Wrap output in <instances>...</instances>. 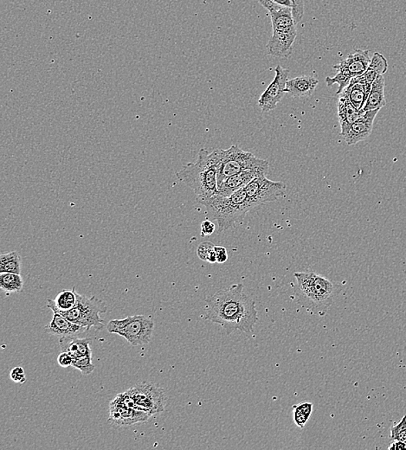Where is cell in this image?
Here are the masks:
<instances>
[{"instance_id": "6da1fadb", "label": "cell", "mask_w": 406, "mask_h": 450, "mask_svg": "<svg viewBox=\"0 0 406 450\" xmlns=\"http://www.w3.org/2000/svg\"><path fill=\"white\" fill-rule=\"evenodd\" d=\"M206 302L204 318L222 325L227 334L236 330L253 332L258 321L257 310L253 299L244 293L243 284L219 290L208 297Z\"/></svg>"}, {"instance_id": "7a4b0ae2", "label": "cell", "mask_w": 406, "mask_h": 450, "mask_svg": "<svg viewBox=\"0 0 406 450\" xmlns=\"http://www.w3.org/2000/svg\"><path fill=\"white\" fill-rule=\"evenodd\" d=\"M222 156V149H215L211 153L201 149L196 162L187 164L176 173L177 179L193 191L201 204L219 193L217 168Z\"/></svg>"}, {"instance_id": "3957f363", "label": "cell", "mask_w": 406, "mask_h": 450, "mask_svg": "<svg viewBox=\"0 0 406 450\" xmlns=\"http://www.w3.org/2000/svg\"><path fill=\"white\" fill-rule=\"evenodd\" d=\"M298 303L312 314L323 315L341 293V286L314 272H295Z\"/></svg>"}, {"instance_id": "277c9868", "label": "cell", "mask_w": 406, "mask_h": 450, "mask_svg": "<svg viewBox=\"0 0 406 450\" xmlns=\"http://www.w3.org/2000/svg\"><path fill=\"white\" fill-rule=\"evenodd\" d=\"M207 208L211 217L219 224V233L235 226L244 219L250 211L257 208L248 197L244 188L235 191L228 197L215 195L203 204Z\"/></svg>"}, {"instance_id": "5b68a950", "label": "cell", "mask_w": 406, "mask_h": 450, "mask_svg": "<svg viewBox=\"0 0 406 450\" xmlns=\"http://www.w3.org/2000/svg\"><path fill=\"white\" fill-rule=\"evenodd\" d=\"M270 15L273 23V36L267 43V52L275 58H290L297 36V23L292 10H275L270 12Z\"/></svg>"}, {"instance_id": "8992f818", "label": "cell", "mask_w": 406, "mask_h": 450, "mask_svg": "<svg viewBox=\"0 0 406 450\" xmlns=\"http://www.w3.org/2000/svg\"><path fill=\"white\" fill-rule=\"evenodd\" d=\"M369 53L370 52L367 50H355L354 52L349 54L347 58L341 60L338 65H334V69H337L338 72L334 77H326L325 82L328 87L338 84L337 95L343 92L352 80L367 72L372 61Z\"/></svg>"}, {"instance_id": "52a82bcc", "label": "cell", "mask_w": 406, "mask_h": 450, "mask_svg": "<svg viewBox=\"0 0 406 450\" xmlns=\"http://www.w3.org/2000/svg\"><path fill=\"white\" fill-rule=\"evenodd\" d=\"M268 166L267 160L258 159L253 153L244 152L239 147L233 145L223 150L222 161L217 168V187L224 180L244 171Z\"/></svg>"}, {"instance_id": "ba28073f", "label": "cell", "mask_w": 406, "mask_h": 450, "mask_svg": "<svg viewBox=\"0 0 406 450\" xmlns=\"http://www.w3.org/2000/svg\"><path fill=\"white\" fill-rule=\"evenodd\" d=\"M107 311V305L103 301L77 293L75 307L62 315L74 323L88 328L89 330L92 328L100 330L104 325L102 314H105Z\"/></svg>"}, {"instance_id": "9c48e42d", "label": "cell", "mask_w": 406, "mask_h": 450, "mask_svg": "<svg viewBox=\"0 0 406 450\" xmlns=\"http://www.w3.org/2000/svg\"><path fill=\"white\" fill-rule=\"evenodd\" d=\"M127 393L140 411L150 416L164 411L167 397L165 391L160 386L149 381L138 383L127 389Z\"/></svg>"}, {"instance_id": "30bf717a", "label": "cell", "mask_w": 406, "mask_h": 450, "mask_svg": "<svg viewBox=\"0 0 406 450\" xmlns=\"http://www.w3.org/2000/svg\"><path fill=\"white\" fill-rule=\"evenodd\" d=\"M248 197L256 207L266 203L275 202L286 195L287 186L284 182H277L260 176L254 179L244 187Z\"/></svg>"}, {"instance_id": "8fae6325", "label": "cell", "mask_w": 406, "mask_h": 450, "mask_svg": "<svg viewBox=\"0 0 406 450\" xmlns=\"http://www.w3.org/2000/svg\"><path fill=\"white\" fill-rule=\"evenodd\" d=\"M154 322L143 315H136L126 318V324L117 334L133 347L149 344L152 338Z\"/></svg>"}, {"instance_id": "7c38bea8", "label": "cell", "mask_w": 406, "mask_h": 450, "mask_svg": "<svg viewBox=\"0 0 406 450\" xmlns=\"http://www.w3.org/2000/svg\"><path fill=\"white\" fill-rule=\"evenodd\" d=\"M276 76L273 83L270 84L267 89L258 100V107L263 112H270L276 109L277 104L284 98L286 93L287 83L290 70L277 65L275 69Z\"/></svg>"}, {"instance_id": "4fadbf2b", "label": "cell", "mask_w": 406, "mask_h": 450, "mask_svg": "<svg viewBox=\"0 0 406 450\" xmlns=\"http://www.w3.org/2000/svg\"><path fill=\"white\" fill-rule=\"evenodd\" d=\"M150 415L140 409H133L123 404L116 397L109 404L110 424L116 426H129L147 422Z\"/></svg>"}, {"instance_id": "5bb4252c", "label": "cell", "mask_w": 406, "mask_h": 450, "mask_svg": "<svg viewBox=\"0 0 406 450\" xmlns=\"http://www.w3.org/2000/svg\"><path fill=\"white\" fill-rule=\"evenodd\" d=\"M380 111L381 109L367 111L356 122L352 124L347 133L342 136L348 146L356 145L371 136L376 116Z\"/></svg>"}, {"instance_id": "9a60e30c", "label": "cell", "mask_w": 406, "mask_h": 450, "mask_svg": "<svg viewBox=\"0 0 406 450\" xmlns=\"http://www.w3.org/2000/svg\"><path fill=\"white\" fill-rule=\"evenodd\" d=\"M268 172V166L253 168L237 175L227 178L219 186V193L221 196L228 197L237 190L242 189L251 182L254 179L260 176H266Z\"/></svg>"}, {"instance_id": "2e32d148", "label": "cell", "mask_w": 406, "mask_h": 450, "mask_svg": "<svg viewBox=\"0 0 406 450\" xmlns=\"http://www.w3.org/2000/svg\"><path fill=\"white\" fill-rule=\"evenodd\" d=\"M372 85V83H368L361 76H357L351 81L347 88L339 96L347 97L358 110L363 111Z\"/></svg>"}, {"instance_id": "e0dca14e", "label": "cell", "mask_w": 406, "mask_h": 450, "mask_svg": "<svg viewBox=\"0 0 406 450\" xmlns=\"http://www.w3.org/2000/svg\"><path fill=\"white\" fill-rule=\"evenodd\" d=\"M46 332L50 334L58 336V337H72L78 336L89 331L88 328L74 323L63 315L54 313L52 321L45 327Z\"/></svg>"}, {"instance_id": "ac0fdd59", "label": "cell", "mask_w": 406, "mask_h": 450, "mask_svg": "<svg viewBox=\"0 0 406 450\" xmlns=\"http://www.w3.org/2000/svg\"><path fill=\"white\" fill-rule=\"evenodd\" d=\"M339 122L341 125V136L347 133L352 124L356 122L365 112L360 111L355 107L347 97H339L338 104Z\"/></svg>"}, {"instance_id": "d6986e66", "label": "cell", "mask_w": 406, "mask_h": 450, "mask_svg": "<svg viewBox=\"0 0 406 450\" xmlns=\"http://www.w3.org/2000/svg\"><path fill=\"white\" fill-rule=\"evenodd\" d=\"M319 81L314 76H301L288 81L286 93L295 98L297 97H308L314 94L318 85Z\"/></svg>"}, {"instance_id": "ffe728a7", "label": "cell", "mask_w": 406, "mask_h": 450, "mask_svg": "<svg viewBox=\"0 0 406 450\" xmlns=\"http://www.w3.org/2000/svg\"><path fill=\"white\" fill-rule=\"evenodd\" d=\"M92 341L90 338L80 339L76 336L61 337L59 340L60 349H61V352H68L75 358L92 352V348H90Z\"/></svg>"}, {"instance_id": "44dd1931", "label": "cell", "mask_w": 406, "mask_h": 450, "mask_svg": "<svg viewBox=\"0 0 406 450\" xmlns=\"http://www.w3.org/2000/svg\"><path fill=\"white\" fill-rule=\"evenodd\" d=\"M385 81L384 76H378L377 79L372 83L371 92L365 103L363 112L375 109H381L382 107L387 105V100L385 96Z\"/></svg>"}, {"instance_id": "7402d4cb", "label": "cell", "mask_w": 406, "mask_h": 450, "mask_svg": "<svg viewBox=\"0 0 406 450\" xmlns=\"http://www.w3.org/2000/svg\"><path fill=\"white\" fill-rule=\"evenodd\" d=\"M77 301V293L75 288L73 290H63L60 292L55 300L48 299L47 307L52 309L53 313L62 314L75 307Z\"/></svg>"}, {"instance_id": "603a6c76", "label": "cell", "mask_w": 406, "mask_h": 450, "mask_svg": "<svg viewBox=\"0 0 406 450\" xmlns=\"http://www.w3.org/2000/svg\"><path fill=\"white\" fill-rule=\"evenodd\" d=\"M387 69L388 63L387 58L381 53L375 52L372 56L370 65H369L367 72L361 76L368 83H372L378 76H384Z\"/></svg>"}, {"instance_id": "cb8c5ba5", "label": "cell", "mask_w": 406, "mask_h": 450, "mask_svg": "<svg viewBox=\"0 0 406 450\" xmlns=\"http://www.w3.org/2000/svg\"><path fill=\"white\" fill-rule=\"evenodd\" d=\"M21 257L17 251L0 256V273L21 275Z\"/></svg>"}, {"instance_id": "d4e9b609", "label": "cell", "mask_w": 406, "mask_h": 450, "mask_svg": "<svg viewBox=\"0 0 406 450\" xmlns=\"http://www.w3.org/2000/svg\"><path fill=\"white\" fill-rule=\"evenodd\" d=\"M23 281L21 275L12 273H0V288L9 293L22 290Z\"/></svg>"}, {"instance_id": "484cf974", "label": "cell", "mask_w": 406, "mask_h": 450, "mask_svg": "<svg viewBox=\"0 0 406 450\" xmlns=\"http://www.w3.org/2000/svg\"><path fill=\"white\" fill-rule=\"evenodd\" d=\"M72 367L79 370L83 375L92 374L94 370H95V365L92 363V352L74 358Z\"/></svg>"}, {"instance_id": "4316f807", "label": "cell", "mask_w": 406, "mask_h": 450, "mask_svg": "<svg viewBox=\"0 0 406 450\" xmlns=\"http://www.w3.org/2000/svg\"><path fill=\"white\" fill-rule=\"evenodd\" d=\"M197 257L201 260L208 261L210 264L217 263L216 252H215V245L211 242H204L200 244L197 250Z\"/></svg>"}, {"instance_id": "83f0119b", "label": "cell", "mask_w": 406, "mask_h": 450, "mask_svg": "<svg viewBox=\"0 0 406 450\" xmlns=\"http://www.w3.org/2000/svg\"><path fill=\"white\" fill-rule=\"evenodd\" d=\"M391 438L396 441H400L406 444V416L402 418L398 425L392 426L391 429Z\"/></svg>"}, {"instance_id": "f1b7e54d", "label": "cell", "mask_w": 406, "mask_h": 450, "mask_svg": "<svg viewBox=\"0 0 406 450\" xmlns=\"http://www.w3.org/2000/svg\"><path fill=\"white\" fill-rule=\"evenodd\" d=\"M295 8L293 10V18L295 23H300L304 15V0H293Z\"/></svg>"}, {"instance_id": "f546056e", "label": "cell", "mask_w": 406, "mask_h": 450, "mask_svg": "<svg viewBox=\"0 0 406 450\" xmlns=\"http://www.w3.org/2000/svg\"><path fill=\"white\" fill-rule=\"evenodd\" d=\"M294 409V421L295 425L301 429H303L305 425H307L308 419H310V416L306 414L303 411H301V409L293 407Z\"/></svg>"}, {"instance_id": "4dcf8cb0", "label": "cell", "mask_w": 406, "mask_h": 450, "mask_svg": "<svg viewBox=\"0 0 406 450\" xmlns=\"http://www.w3.org/2000/svg\"><path fill=\"white\" fill-rule=\"evenodd\" d=\"M10 377L13 382L19 383V384H23L26 381L25 371L20 367L13 368L10 374Z\"/></svg>"}, {"instance_id": "1f68e13d", "label": "cell", "mask_w": 406, "mask_h": 450, "mask_svg": "<svg viewBox=\"0 0 406 450\" xmlns=\"http://www.w3.org/2000/svg\"><path fill=\"white\" fill-rule=\"evenodd\" d=\"M73 359L72 356L68 354V352H61V354L58 356V362L60 367L67 368L72 367Z\"/></svg>"}, {"instance_id": "d6a6232c", "label": "cell", "mask_w": 406, "mask_h": 450, "mask_svg": "<svg viewBox=\"0 0 406 450\" xmlns=\"http://www.w3.org/2000/svg\"><path fill=\"white\" fill-rule=\"evenodd\" d=\"M215 230H216V226H215L213 222L206 220L201 224V236L202 237L210 236L214 233Z\"/></svg>"}, {"instance_id": "836d02e7", "label": "cell", "mask_w": 406, "mask_h": 450, "mask_svg": "<svg viewBox=\"0 0 406 450\" xmlns=\"http://www.w3.org/2000/svg\"><path fill=\"white\" fill-rule=\"evenodd\" d=\"M215 252H216L217 263H226V261L228 260L226 248L222 246H215Z\"/></svg>"}, {"instance_id": "e575fe53", "label": "cell", "mask_w": 406, "mask_h": 450, "mask_svg": "<svg viewBox=\"0 0 406 450\" xmlns=\"http://www.w3.org/2000/svg\"><path fill=\"white\" fill-rule=\"evenodd\" d=\"M390 450H406V444L400 441L392 440L391 445L388 447Z\"/></svg>"}]
</instances>
